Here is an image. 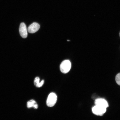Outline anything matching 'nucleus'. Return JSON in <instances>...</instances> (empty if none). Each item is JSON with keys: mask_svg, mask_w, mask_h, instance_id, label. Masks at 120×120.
<instances>
[{"mask_svg": "<svg viewBox=\"0 0 120 120\" xmlns=\"http://www.w3.org/2000/svg\"><path fill=\"white\" fill-rule=\"evenodd\" d=\"M57 97L56 94L54 93H51L48 97L46 101V104L49 107H52L56 104Z\"/></svg>", "mask_w": 120, "mask_h": 120, "instance_id": "obj_2", "label": "nucleus"}, {"mask_svg": "<svg viewBox=\"0 0 120 120\" xmlns=\"http://www.w3.org/2000/svg\"><path fill=\"white\" fill-rule=\"evenodd\" d=\"M92 112L94 114L102 116L106 112V109L95 105L92 109Z\"/></svg>", "mask_w": 120, "mask_h": 120, "instance_id": "obj_3", "label": "nucleus"}, {"mask_svg": "<svg viewBox=\"0 0 120 120\" xmlns=\"http://www.w3.org/2000/svg\"><path fill=\"white\" fill-rule=\"evenodd\" d=\"M19 34L22 38H26L27 37V30L26 25L23 22L21 23L19 26Z\"/></svg>", "mask_w": 120, "mask_h": 120, "instance_id": "obj_4", "label": "nucleus"}, {"mask_svg": "<svg viewBox=\"0 0 120 120\" xmlns=\"http://www.w3.org/2000/svg\"><path fill=\"white\" fill-rule=\"evenodd\" d=\"M71 64L69 60H65L61 63L60 66L61 71L64 73H67L71 69Z\"/></svg>", "mask_w": 120, "mask_h": 120, "instance_id": "obj_1", "label": "nucleus"}, {"mask_svg": "<svg viewBox=\"0 0 120 120\" xmlns=\"http://www.w3.org/2000/svg\"><path fill=\"white\" fill-rule=\"evenodd\" d=\"M67 41H70V40H67Z\"/></svg>", "mask_w": 120, "mask_h": 120, "instance_id": "obj_10", "label": "nucleus"}, {"mask_svg": "<svg viewBox=\"0 0 120 120\" xmlns=\"http://www.w3.org/2000/svg\"></svg>", "mask_w": 120, "mask_h": 120, "instance_id": "obj_11", "label": "nucleus"}, {"mask_svg": "<svg viewBox=\"0 0 120 120\" xmlns=\"http://www.w3.org/2000/svg\"><path fill=\"white\" fill-rule=\"evenodd\" d=\"M94 103L95 105L106 109L109 106L107 101L103 98H99L95 100Z\"/></svg>", "mask_w": 120, "mask_h": 120, "instance_id": "obj_5", "label": "nucleus"}, {"mask_svg": "<svg viewBox=\"0 0 120 120\" xmlns=\"http://www.w3.org/2000/svg\"><path fill=\"white\" fill-rule=\"evenodd\" d=\"M115 80L117 83L120 86V73L116 75L115 78Z\"/></svg>", "mask_w": 120, "mask_h": 120, "instance_id": "obj_9", "label": "nucleus"}, {"mask_svg": "<svg viewBox=\"0 0 120 120\" xmlns=\"http://www.w3.org/2000/svg\"><path fill=\"white\" fill-rule=\"evenodd\" d=\"M40 27V25L37 22L33 23L28 28L27 31L30 33L33 34L38 30Z\"/></svg>", "mask_w": 120, "mask_h": 120, "instance_id": "obj_6", "label": "nucleus"}, {"mask_svg": "<svg viewBox=\"0 0 120 120\" xmlns=\"http://www.w3.org/2000/svg\"><path fill=\"white\" fill-rule=\"evenodd\" d=\"M27 107L28 108H33L35 109L38 108V106L36 102L34 100H31L28 101L27 103Z\"/></svg>", "mask_w": 120, "mask_h": 120, "instance_id": "obj_7", "label": "nucleus"}, {"mask_svg": "<svg viewBox=\"0 0 120 120\" xmlns=\"http://www.w3.org/2000/svg\"><path fill=\"white\" fill-rule=\"evenodd\" d=\"M39 78L37 77L35 78L34 81V84L35 86L37 87L40 88L41 87L44 83V80H42L40 82Z\"/></svg>", "mask_w": 120, "mask_h": 120, "instance_id": "obj_8", "label": "nucleus"}]
</instances>
